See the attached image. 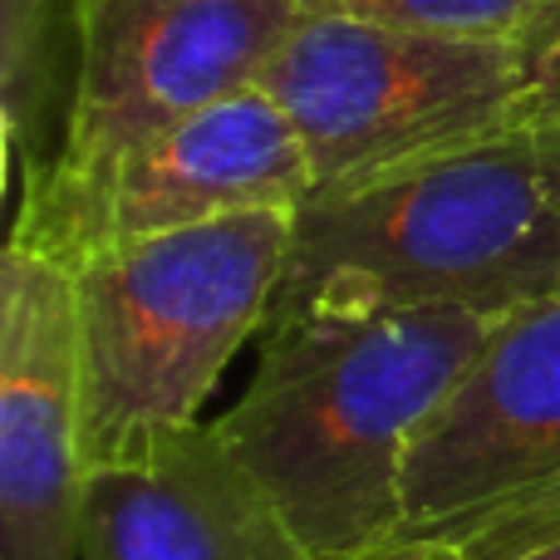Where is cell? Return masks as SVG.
<instances>
[{
    "mask_svg": "<svg viewBox=\"0 0 560 560\" xmlns=\"http://www.w3.org/2000/svg\"><path fill=\"white\" fill-rule=\"evenodd\" d=\"M305 0H84V69L55 173L15 202L35 226L89 192L128 148L261 84Z\"/></svg>",
    "mask_w": 560,
    "mask_h": 560,
    "instance_id": "cell-5",
    "label": "cell"
},
{
    "mask_svg": "<svg viewBox=\"0 0 560 560\" xmlns=\"http://www.w3.org/2000/svg\"><path fill=\"white\" fill-rule=\"evenodd\" d=\"M84 69V0H0V114L10 197L55 173Z\"/></svg>",
    "mask_w": 560,
    "mask_h": 560,
    "instance_id": "cell-10",
    "label": "cell"
},
{
    "mask_svg": "<svg viewBox=\"0 0 560 560\" xmlns=\"http://www.w3.org/2000/svg\"><path fill=\"white\" fill-rule=\"evenodd\" d=\"M560 295V124L522 118L453 153L315 192L271 315L305 305L467 310Z\"/></svg>",
    "mask_w": 560,
    "mask_h": 560,
    "instance_id": "cell-2",
    "label": "cell"
},
{
    "mask_svg": "<svg viewBox=\"0 0 560 560\" xmlns=\"http://www.w3.org/2000/svg\"><path fill=\"white\" fill-rule=\"evenodd\" d=\"M319 5H339L408 30L502 39L532 55H546L560 39V0H319Z\"/></svg>",
    "mask_w": 560,
    "mask_h": 560,
    "instance_id": "cell-11",
    "label": "cell"
},
{
    "mask_svg": "<svg viewBox=\"0 0 560 560\" xmlns=\"http://www.w3.org/2000/svg\"><path fill=\"white\" fill-rule=\"evenodd\" d=\"M536 65L522 45L305 0L261 89L295 124L315 192H335L532 118Z\"/></svg>",
    "mask_w": 560,
    "mask_h": 560,
    "instance_id": "cell-4",
    "label": "cell"
},
{
    "mask_svg": "<svg viewBox=\"0 0 560 560\" xmlns=\"http://www.w3.org/2000/svg\"><path fill=\"white\" fill-rule=\"evenodd\" d=\"M345 560H457V546L447 541H413V536H398L388 546H374V551H359Z\"/></svg>",
    "mask_w": 560,
    "mask_h": 560,
    "instance_id": "cell-14",
    "label": "cell"
},
{
    "mask_svg": "<svg viewBox=\"0 0 560 560\" xmlns=\"http://www.w3.org/2000/svg\"><path fill=\"white\" fill-rule=\"evenodd\" d=\"M310 197L315 167L295 124L261 84H252L128 148L79 202L10 232V242L69 266L94 246L143 242L246 212H300Z\"/></svg>",
    "mask_w": 560,
    "mask_h": 560,
    "instance_id": "cell-7",
    "label": "cell"
},
{
    "mask_svg": "<svg viewBox=\"0 0 560 560\" xmlns=\"http://www.w3.org/2000/svg\"><path fill=\"white\" fill-rule=\"evenodd\" d=\"M532 114L560 124V39L541 55L536 65V89H532Z\"/></svg>",
    "mask_w": 560,
    "mask_h": 560,
    "instance_id": "cell-13",
    "label": "cell"
},
{
    "mask_svg": "<svg viewBox=\"0 0 560 560\" xmlns=\"http://www.w3.org/2000/svg\"><path fill=\"white\" fill-rule=\"evenodd\" d=\"M84 364L74 271L5 242L0 261V560H79Z\"/></svg>",
    "mask_w": 560,
    "mask_h": 560,
    "instance_id": "cell-8",
    "label": "cell"
},
{
    "mask_svg": "<svg viewBox=\"0 0 560 560\" xmlns=\"http://www.w3.org/2000/svg\"><path fill=\"white\" fill-rule=\"evenodd\" d=\"M560 506V295L492 319L404 467V536L463 546Z\"/></svg>",
    "mask_w": 560,
    "mask_h": 560,
    "instance_id": "cell-6",
    "label": "cell"
},
{
    "mask_svg": "<svg viewBox=\"0 0 560 560\" xmlns=\"http://www.w3.org/2000/svg\"><path fill=\"white\" fill-rule=\"evenodd\" d=\"M79 560H310L212 423L89 467Z\"/></svg>",
    "mask_w": 560,
    "mask_h": 560,
    "instance_id": "cell-9",
    "label": "cell"
},
{
    "mask_svg": "<svg viewBox=\"0 0 560 560\" xmlns=\"http://www.w3.org/2000/svg\"><path fill=\"white\" fill-rule=\"evenodd\" d=\"M487 329L467 310H285L212 428L310 560L374 551L404 536L408 453Z\"/></svg>",
    "mask_w": 560,
    "mask_h": 560,
    "instance_id": "cell-1",
    "label": "cell"
},
{
    "mask_svg": "<svg viewBox=\"0 0 560 560\" xmlns=\"http://www.w3.org/2000/svg\"><path fill=\"white\" fill-rule=\"evenodd\" d=\"M290 236L295 212H246L69 261L89 467L133 463L202 423L232 359L271 319Z\"/></svg>",
    "mask_w": 560,
    "mask_h": 560,
    "instance_id": "cell-3",
    "label": "cell"
},
{
    "mask_svg": "<svg viewBox=\"0 0 560 560\" xmlns=\"http://www.w3.org/2000/svg\"><path fill=\"white\" fill-rule=\"evenodd\" d=\"M457 560H560V506L457 546Z\"/></svg>",
    "mask_w": 560,
    "mask_h": 560,
    "instance_id": "cell-12",
    "label": "cell"
}]
</instances>
